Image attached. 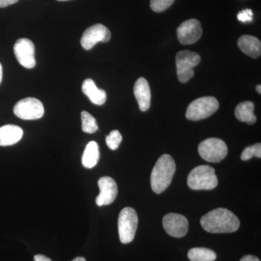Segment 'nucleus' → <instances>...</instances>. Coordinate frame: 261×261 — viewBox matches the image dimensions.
Returning <instances> with one entry per match:
<instances>
[{"label":"nucleus","mask_w":261,"mask_h":261,"mask_svg":"<svg viewBox=\"0 0 261 261\" xmlns=\"http://www.w3.org/2000/svg\"><path fill=\"white\" fill-rule=\"evenodd\" d=\"M190 261H214L217 255L214 250L205 247H195L188 252Z\"/></svg>","instance_id":"20"},{"label":"nucleus","mask_w":261,"mask_h":261,"mask_svg":"<svg viewBox=\"0 0 261 261\" xmlns=\"http://www.w3.org/2000/svg\"><path fill=\"white\" fill-rule=\"evenodd\" d=\"M234 114L239 121L247 124H254L257 121L256 116L254 114V103L250 101L240 103L235 109Z\"/></svg>","instance_id":"18"},{"label":"nucleus","mask_w":261,"mask_h":261,"mask_svg":"<svg viewBox=\"0 0 261 261\" xmlns=\"http://www.w3.org/2000/svg\"><path fill=\"white\" fill-rule=\"evenodd\" d=\"M163 226L166 232L173 238H183L188 232V220L181 214H166L163 217Z\"/></svg>","instance_id":"12"},{"label":"nucleus","mask_w":261,"mask_h":261,"mask_svg":"<svg viewBox=\"0 0 261 261\" xmlns=\"http://www.w3.org/2000/svg\"><path fill=\"white\" fill-rule=\"evenodd\" d=\"M81 117L82 130L87 134L95 133L98 130V125L95 118L87 111H82Z\"/></svg>","instance_id":"21"},{"label":"nucleus","mask_w":261,"mask_h":261,"mask_svg":"<svg viewBox=\"0 0 261 261\" xmlns=\"http://www.w3.org/2000/svg\"><path fill=\"white\" fill-rule=\"evenodd\" d=\"M219 108V101L214 97L197 98L187 108L186 117L190 121H200L212 116Z\"/></svg>","instance_id":"4"},{"label":"nucleus","mask_w":261,"mask_h":261,"mask_svg":"<svg viewBox=\"0 0 261 261\" xmlns=\"http://www.w3.org/2000/svg\"><path fill=\"white\" fill-rule=\"evenodd\" d=\"M238 18L240 21L246 23V22H252L253 20V13L250 9L244 10L238 13Z\"/></svg>","instance_id":"25"},{"label":"nucleus","mask_w":261,"mask_h":261,"mask_svg":"<svg viewBox=\"0 0 261 261\" xmlns=\"http://www.w3.org/2000/svg\"><path fill=\"white\" fill-rule=\"evenodd\" d=\"M23 135V130L15 125L8 124L0 127V146H11L18 143Z\"/></svg>","instance_id":"15"},{"label":"nucleus","mask_w":261,"mask_h":261,"mask_svg":"<svg viewBox=\"0 0 261 261\" xmlns=\"http://www.w3.org/2000/svg\"><path fill=\"white\" fill-rule=\"evenodd\" d=\"M178 41L184 45L195 44L202 37V30L200 21L197 19L185 20L178 27Z\"/></svg>","instance_id":"11"},{"label":"nucleus","mask_w":261,"mask_h":261,"mask_svg":"<svg viewBox=\"0 0 261 261\" xmlns=\"http://www.w3.org/2000/svg\"><path fill=\"white\" fill-rule=\"evenodd\" d=\"M111 38V33L107 27L100 23L95 24L84 32L81 44L86 50L93 48L98 42H108Z\"/></svg>","instance_id":"9"},{"label":"nucleus","mask_w":261,"mask_h":261,"mask_svg":"<svg viewBox=\"0 0 261 261\" xmlns=\"http://www.w3.org/2000/svg\"><path fill=\"white\" fill-rule=\"evenodd\" d=\"M99 159V148L94 141L89 142L82 156V165L87 168H92L97 164Z\"/></svg>","instance_id":"19"},{"label":"nucleus","mask_w":261,"mask_h":261,"mask_svg":"<svg viewBox=\"0 0 261 261\" xmlns=\"http://www.w3.org/2000/svg\"><path fill=\"white\" fill-rule=\"evenodd\" d=\"M134 93L138 102L140 111L143 112L148 111L150 108L151 90L146 79L141 77L137 80L134 87Z\"/></svg>","instance_id":"14"},{"label":"nucleus","mask_w":261,"mask_h":261,"mask_svg":"<svg viewBox=\"0 0 261 261\" xmlns=\"http://www.w3.org/2000/svg\"><path fill=\"white\" fill-rule=\"evenodd\" d=\"M200 224L209 233H232L240 228V221L238 216L228 209L216 208L204 215Z\"/></svg>","instance_id":"1"},{"label":"nucleus","mask_w":261,"mask_h":261,"mask_svg":"<svg viewBox=\"0 0 261 261\" xmlns=\"http://www.w3.org/2000/svg\"><path fill=\"white\" fill-rule=\"evenodd\" d=\"M58 1H69V0H58Z\"/></svg>","instance_id":"32"},{"label":"nucleus","mask_w":261,"mask_h":261,"mask_svg":"<svg viewBox=\"0 0 261 261\" xmlns=\"http://www.w3.org/2000/svg\"><path fill=\"white\" fill-rule=\"evenodd\" d=\"M13 112L22 120H37L42 118L44 108L40 100L34 97L24 98L16 103Z\"/></svg>","instance_id":"8"},{"label":"nucleus","mask_w":261,"mask_h":261,"mask_svg":"<svg viewBox=\"0 0 261 261\" xmlns=\"http://www.w3.org/2000/svg\"><path fill=\"white\" fill-rule=\"evenodd\" d=\"M3 81V65L0 63V84L2 83Z\"/></svg>","instance_id":"29"},{"label":"nucleus","mask_w":261,"mask_h":261,"mask_svg":"<svg viewBox=\"0 0 261 261\" xmlns=\"http://www.w3.org/2000/svg\"><path fill=\"white\" fill-rule=\"evenodd\" d=\"M200 55L190 50L178 51L176 56V73L181 83H187L195 75L194 68L200 63Z\"/></svg>","instance_id":"6"},{"label":"nucleus","mask_w":261,"mask_h":261,"mask_svg":"<svg viewBox=\"0 0 261 261\" xmlns=\"http://www.w3.org/2000/svg\"><path fill=\"white\" fill-rule=\"evenodd\" d=\"M200 157L207 162L219 163L226 157L228 147L225 142L219 138H208L198 146Z\"/></svg>","instance_id":"7"},{"label":"nucleus","mask_w":261,"mask_h":261,"mask_svg":"<svg viewBox=\"0 0 261 261\" xmlns=\"http://www.w3.org/2000/svg\"><path fill=\"white\" fill-rule=\"evenodd\" d=\"M14 53L17 61L24 68H34L36 65L35 47L29 39H19L14 45Z\"/></svg>","instance_id":"10"},{"label":"nucleus","mask_w":261,"mask_h":261,"mask_svg":"<svg viewBox=\"0 0 261 261\" xmlns=\"http://www.w3.org/2000/svg\"><path fill=\"white\" fill-rule=\"evenodd\" d=\"M240 261H260V259L256 256H254V255H245L243 257V258L240 260Z\"/></svg>","instance_id":"27"},{"label":"nucleus","mask_w":261,"mask_h":261,"mask_svg":"<svg viewBox=\"0 0 261 261\" xmlns=\"http://www.w3.org/2000/svg\"><path fill=\"white\" fill-rule=\"evenodd\" d=\"M118 225L121 243H132L135 238L138 226V216L135 209L129 207L123 208L118 216Z\"/></svg>","instance_id":"5"},{"label":"nucleus","mask_w":261,"mask_h":261,"mask_svg":"<svg viewBox=\"0 0 261 261\" xmlns=\"http://www.w3.org/2000/svg\"><path fill=\"white\" fill-rule=\"evenodd\" d=\"M34 261H51V260L45 255H37L34 256Z\"/></svg>","instance_id":"28"},{"label":"nucleus","mask_w":261,"mask_h":261,"mask_svg":"<svg viewBox=\"0 0 261 261\" xmlns=\"http://www.w3.org/2000/svg\"><path fill=\"white\" fill-rule=\"evenodd\" d=\"M261 158V145L260 143H257L255 145L249 146L244 149L241 154V159L243 161H248L252 157Z\"/></svg>","instance_id":"23"},{"label":"nucleus","mask_w":261,"mask_h":261,"mask_svg":"<svg viewBox=\"0 0 261 261\" xmlns=\"http://www.w3.org/2000/svg\"><path fill=\"white\" fill-rule=\"evenodd\" d=\"M82 91L91 102L97 106H102L107 99L106 91L99 89L93 80L87 79L82 84Z\"/></svg>","instance_id":"17"},{"label":"nucleus","mask_w":261,"mask_h":261,"mask_svg":"<svg viewBox=\"0 0 261 261\" xmlns=\"http://www.w3.org/2000/svg\"><path fill=\"white\" fill-rule=\"evenodd\" d=\"M219 181L214 168L207 165L192 170L187 178V185L193 190H211L218 186Z\"/></svg>","instance_id":"3"},{"label":"nucleus","mask_w":261,"mask_h":261,"mask_svg":"<svg viewBox=\"0 0 261 261\" xmlns=\"http://www.w3.org/2000/svg\"><path fill=\"white\" fill-rule=\"evenodd\" d=\"M176 172V163L171 155L163 154L158 160L150 176L152 190L156 194L164 192L172 181Z\"/></svg>","instance_id":"2"},{"label":"nucleus","mask_w":261,"mask_h":261,"mask_svg":"<svg viewBox=\"0 0 261 261\" xmlns=\"http://www.w3.org/2000/svg\"><path fill=\"white\" fill-rule=\"evenodd\" d=\"M72 261H86V260L83 257H77Z\"/></svg>","instance_id":"30"},{"label":"nucleus","mask_w":261,"mask_h":261,"mask_svg":"<svg viewBox=\"0 0 261 261\" xmlns=\"http://www.w3.org/2000/svg\"><path fill=\"white\" fill-rule=\"evenodd\" d=\"M256 91L259 94H261V86L260 84H259V85H257Z\"/></svg>","instance_id":"31"},{"label":"nucleus","mask_w":261,"mask_h":261,"mask_svg":"<svg viewBox=\"0 0 261 261\" xmlns=\"http://www.w3.org/2000/svg\"><path fill=\"white\" fill-rule=\"evenodd\" d=\"M123 137L120 133L119 130H113L110 133V135L106 137V144L108 147L112 150H116L119 147L121 143Z\"/></svg>","instance_id":"22"},{"label":"nucleus","mask_w":261,"mask_h":261,"mask_svg":"<svg viewBox=\"0 0 261 261\" xmlns=\"http://www.w3.org/2000/svg\"><path fill=\"white\" fill-rule=\"evenodd\" d=\"M99 194L96 198L98 206L108 205L113 203L118 195L116 182L110 176H103L98 181Z\"/></svg>","instance_id":"13"},{"label":"nucleus","mask_w":261,"mask_h":261,"mask_svg":"<svg viewBox=\"0 0 261 261\" xmlns=\"http://www.w3.org/2000/svg\"><path fill=\"white\" fill-rule=\"evenodd\" d=\"M18 0H0V8H6L10 5L18 3Z\"/></svg>","instance_id":"26"},{"label":"nucleus","mask_w":261,"mask_h":261,"mask_svg":"<svg viewBox=\"0 0 261 261\" xmlns=\"http://www.w3.org/2000/svg\"><path fill=\"white\" fill-rule=\"evenodd\" d=\"M175 0H150V8L156 13H161L169 8Z\"/></svg>","instance_id":"24"},{"label":"nucleus","mask_w":261,"mask_h":261,"mask_svg":"<svg viewBox=\"0 0 261 261\" xmlns=\"http://www.w3.org/2000/svg\"><path fill=\"white\" fill-rule=\"evenodd\" d=\"M239 48L250 58H256L261 55V42L257 37L251 35H243L239 39Z\"/></svg>","instance_id":"16"}]
</instances>
